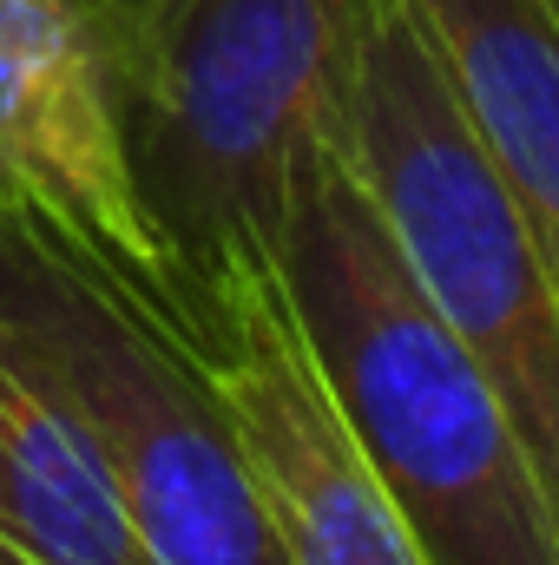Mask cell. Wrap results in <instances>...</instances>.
I'll list each match as a JSON object with an SVG mask.
<instances>
[{
    "mask_svg": "<svg viewBox=\"0 0 559 565\" xmlns=\"http://www.w3.org/2000/svg\"><path fill=\"white\" fill-rule=\"evenodd\" d=\"M277 270L428 565H559L547 480L494 375L415 282L356 145L309 139L289 158Z\"/></svg>",
    "mask_w": 559,
    "mask_h": 565,
    "instance_id": "1",
    "label": "cell"
},
{
    "mask_svg": "<svg viewBox=\"0 0 559 565\" xmlns=\"http://www.w3.org/2000/svg\"><path fill=\"white\" fill-rule=\"evenodd\" d=\"M119 139L165 277L257 237L277 250L289 158L356 145L362 0H113Z\"/></svg>",
    "mask_w": 559,
    "mask_h": 565,
    "instance_id": "2",
    "label": "cell"
},
{
    "mask_svg": "<svg viewBox=\"0 0 559 565\" xmlns=\"http://www.w3.org/2000/svg\"><path fill=\"white\" fill-rule=\"evenodd\" d=\"M0 342L93 427L151 565H289L251 447L139 282L0 211Z\"/></svg>",
    "mask_w": 559,
    "mask_h": 565,
    "instance_id": "3",
    "label": "cell"
},
{
    "mask_svg": "<svg viewBox=\"0 0 559 565\" xmlns=\"http://www.w3.org/2000/svg\"><path fill=\"white\" fill-rule=\"evenodd\" d=\"M356 151L415 282L494 375L559 513V270L402 0H362Z\"/></svg>",
    "mask_w": 559,
    "mask_h": 565,
    "instance_id": "4",
    "label": "cell"
},
{
    "mask_svg": "<svg viewBox=\"0 0 559 565\" xmlns=\"http://www.w3.org/2000/svg\"><path fill=\"white\" fill-rule=\"evenodd\" d=\"M145 302L224 395L289 565H428L415 526L323 382L271 244L238 237L151 282Z\"/></svg>",
    "mask_w": 559,
    "mask_h": 565,
    "instance_id": "5",
    "label": "cell"
},
{
    "mask_svg": "<svg viewBox=\"0 0 559 565\" xmlns=\"http://www.w3.org/2000/svg\"><path fill=\"white\" fill-rule=\"evenodd\" d=\"M0 211H33L139 289L165 282L119 139L113 0H0Z\"/></svg>",
    "mask_w": 559,
    "mask_h": 565,
    "instance_id": "6",
    "label": "cell"
},
{
    "mask_svg": "<svg viewBox=\"0 0 559 565\" xmlns=\"http://www.w3.org/2000/svg\"><path fill=\"white\" fill-rule=\"evenodd\" d=\"M559 270V20L547 0H402Z\"/></svg>",
    "mask_w": 559,
    "mask_h": 565,
    "instance_id": "7",
    "label": "cell"
},
{
    "mask_svg": "<svg viewBox=\"0 0 559 565\" xmlns=\"http://www.w3.org/2000/svg\"><path fill=\"white\" fill-rule=\"evenodd\" d=\"M0 540L27 565H151L80 408L0 342Z\"/></svg>",
    "mask_w": 559,
    "mask_h": 565,
    "instance_id": "8",
    "label": "cell"
},
{
    "mask_svg": "<svg viewBox=\"0 0 559 565\" xmlns=\"http://www.w3.org/2000/svg\"><path fill=\"white\" fill-rule=\"evenodd\" d=\"M0 565H27V559H20V553H13V546H7V540H0Z\"/></svg>",
    "mask_w": 559,
    "mask_h": 565,
    "instance_id": "9",
    "label": "cell"
},
{
    "mask_svg": "<svg viewBox=\"0 0 559 565\" xmlns=\"http://www.w3.org/2000/svg\"><path fill=\"white\" fill-rule=\"evenodd\" d=\"M547 7H553V20H559V0H547Z\"/></svg>",
    "mask_w": 559,
    "mask_h": 565,
    "instance_id": "10",
    "label": "cell"
}]
</instances>
